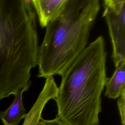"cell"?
I'll use <instances>...</instances> for the list:
<instances>
[{
	"label": "cell",
	"instance_id": "cell-7",
	"mask_svg": "<svg viewBox=\"0 0 125 125\" xmlns=\"http://www.w3.org/2000/svg\"><path fill=\"white\" fill-rule=\"evenodd\" d=\"M115 65V71L111 77L107 78L105 85V96L113 99L125 93V60L118 62Z\"/></svg>",
	"mask_w": 125,
	"mask_h": 125
},
{
	"label": "cell",
	"instance_id": "cell-9",
	"mask_svg": "<svg viewBox=\"0 0 125 125\" xmlns=\"http://www.w3.org/2000/svg\"><path fill=\"white\" fill-rule=\"evenodd\" d=\"M118 106L122 125H125V93L122 94L118 100Z\"/></svg>",
	"mask_w": 125,
	"mask_h": 125
},
{
	"label": "cell",
	"instance_id": "cell-8",
	"mask_svg": "<svg viewBox=\"0 0 125 125\" xmlns=\"http://www.w3.org/2000/svg\"><path fill=\"white\" fill-rule=\"evenodd\" d=\"M21 91L14 95V100L11 104L0 113V119L3 125H18L25 118L26 113L23 104L22 94Z\"/></svg>",
	"mask_w": 125,
	"mask_h": 125
},
{
	"label": "cell",
	"instance_id": "cell-2",
	"mask_svg": "<svg viewBox=\"0 0 125 125\" xmlns=\"http://www.w3.org/2000/svg\"><path fill=\"white\" fill-rule=\"evenodd\" d=\"M104 41L99 36L91 42L62 74L54 99L57 117L67 125H99L101 95L106 75Z\"/></svg>",
	"mask_w": 125,
	"mask_h": 125
},
{
	"label": "cell",
	"instance_id": "cell-1",
	"mask_svg": "<svg viewBox=\"0 0 125 125\" xmlns=\"http://www.w3.org/2000/svg\"><path fill=\"white\" fill-rule=\"evenodd\" d=\"M39 47L31 0H0V100L29 89Z\"/></svg>",
	"mask_w": 125,
	"mask_h": 125
},
{
	"label": "cell",
	"instance_id": "cell-10",
	"mask_svg": "<svg viewBox=\"0 0 125 125\" xmlns=\"http://www.w3.org/2000/svg\"><path fill=\"white\" fill-rule=\"evenodd\" d=\"M37 125H67L59 118L56 117L52 120H44L41 119Z\"/></svg>",
	"mask_w": 125,
	"mask_h": 125
},
{
	"label": "cell",
	"instance_id": "cell-6",
	"mask_svg": "<svg viewBox=\"0 0 125 125\" xmlns=\"http://www.w3.org/2000/svg\"><path fill=\"white\" fill-rule=\"evenodd\" d=\"M67 0H31L40 25L45 27L47 23L62 9Z\"/></svg>",
	"mask_w": 125,
	"mask_h": 125
},
{
	"label": "cell",
	"instance_id": "cell-4",
	"mask_svg": "<svg viewBox=\"0 0 125 125\" xmlns=\"http://www.w3.org/2000/svg\"><path fill=\"white\" fill-rule=\"evenodd\" d=\"M114 64L125 60V0H103Z\"/></svg>",
	"mask_w": 125,
	"mask_h": 125
},
{
	"label": "cell",
	"instance_id": "cell-5",
	"mask_svg": "<svg viewBox=\"0 0 125 125\" xmlns=\"http://www.w3.org/2000/svg\"><path fill=\"white\" fill-rule=\"evenodd\" d=\"M58 87L53 77L46 78L44 86L35 103L26 114L22 125H37L42 119V111L47 103L54 99L57 95Z\"/></svg>",
	"mask_w": 125,
	"mask_h": 125
},
{
	"label": "cell",
	"instance_id": "cell-3",
	"mask_svg": "<svg viewBox=\"0 0 125 125\" xmlns=\"http://www.w3.org/2000/svg\"><path fill=\"white\" fill-rule=\"evenodd\" d=\"M99 0H67L46 26L39 47V77L62 76L86 47L100 10Z\"/></svg>",
	"mask_w": 125,
	"mask_h": 125
}]
</instances>
